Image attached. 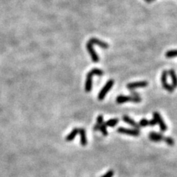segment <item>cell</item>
Listing matches in <instances>:
<instances>
[{
    "label": "cell",
    "mask_w": 177,
    "mask_h": 177,
    "mask_svg": "<svg viewBox=\"0 0 177 177\" xmlns=\"http://www.w3.org/2000/svg\"><path fill=\"white\" fill-rule=\"evenodd\" d=\"M79 133V128H74L72 131L69 133L68 135L67 136V137H66V140L67 141H72L73 139H75L77 134Z\"/></svg>",
    "instance_id": "cell-14"
},
{
    "label": "cell",
    "mask_w": 177,
    "mask_h": 177,
    "mask_svg": "<svg viewBox=\"0 0 177 177\" xmlns=\"http://www.w3.org/2000/svg\"><path fill=\"white\" fill-rule=\"evenodd\" d=\"M148 137H149V139L151 141L155 142V143L162 141L163 139H164V136L162 134L157 133V132H151Z\"/></svg>",
    "instance_id": "cell-8"
},
{
    "label": "cell",
    "mask_w": 177,
    "mask_h": 177,
    "mask_svg": "<svg viewBox=\"0 0 177 177\" xmlns=\"http://www.w3.org/2000/svg\"><path fill=\"white\" fill-rule=\"evenodd\" d=\"M118 123H119V120L114 118V119H110L108 120H107V121L105 123V124L106 126L114 127L115 125H117V124H118Z\"/></svg>",
    "instance_id": "cell-16"
},
{
    "label": "cell",
    "mask_w": 177,
    "mask_h": 177,
    "mask_svg": "<svg viewBox=\"0 0 177 177\" xmlns=\"http://www.w3.org/2000/svg\"><path fill=\"white\" fill-rule=\"evenodd\" d=\"M151 1H154V0H151Z\"/></svg>",
    "instance_id": "cell-25"
},
{
    "label": "cell",
    "mask_w": 177,
    "mask_h": 177,
    "mask_svg": "<svg viewBox=\"0 0 177 177\" xmlns=\"http://www.w3.org/2000/svg\"><path fill=\"white\" fill-rule=\"evenodd\" d=\"M114 172L113 170H108L107 173H106L104 175L102 176L101 177H113V176H114Z\"/></svg>",
    "instance_id": "cell-22"
},
{
    "label": "cell",
    "mask_w": 177,
    "mask_h": 177,
    "mask_svg": "<svg viewBox=\"0 0 177 177\" xmlns=\"http://www.w3.org/2000/svg\"><path fill=\"white\" fill-rule=\"evenodd\" d=\"M168 74L172 80V87L174 88L177 87V75L174 69H170L168 71Z\"/></svg>",
    "instance_id": "cell-12"
},
{
    "label": "cell",
    "mask_w": 177,
    "mask_h": 177,
    "mask_svg": "<svg viewBox=\"0 0 177 177\" xmlns=\"http://www.w3.org/2000/svg\"><path fill=\"white\" fill-rule=\"evenodd\" d=\"M88 42H90L91 44H96V45L99 46V47H100L101 48H103V49H108V44L102 42V41L98 39V38H91Z\"/></svg>",
    "instance_id": "cell-10"
},
{
    "label": "cell",
    "mask_w": 177,
    "mask_h": 177,
    "mask_svg": "<svg viewBox=\"0 0 177 177\" xmlns=\"http://www.w3.org/2000/svg\"><path fill=\"white\" fill-rule=\"evenodd\" d=\"M87 49L88 50L89 55H90L92 61L95 62V63L99 61V56L96 53L94 47H93V44H91L89 42H88V43L87 44Z\"/></svg>",
    "instance_id": "cell-6"
},
{
    "label": "cell",
    "mask_w": 177,
    "mask_h": 177,
    "mask_svg": "<svg viewBox=\"0 0 177 177\" xmlns=\"http://www.w3.org/2000/svg\"><path fill=\"white\" fill-rule=\"evenodd\" d=\"M92 77H93V75H92L90 72H88V73H87V80H86L85 83V91L87 92H89L91 90H92Z\"/></svg>",
    "instance_id": "cell-9"
},
{
    "label": "cell",
    "mask_w": 177,
    "mask_h": 177,
    "mask_svg": "<svg viewBox=\"0 0 177 177\" xmlns=\"http://www.w3.org/2000/svg\"><path fill=\"white\" fill-rule=\"evenodd\" d=\"M114 80H108V81L106 82V83L105 84V86L103 87L100 92H99V94H98V100H103L104 99V98L106 97V95L107 94L109 91H110L111 88H112V87L114 86Z\"/></svg>",
    "instance_id": "cell-2"
},
{
    "label": "cell",
    "mask_w": 177,
    "mask_h": 177,
    "mask_svg": "<svg viewBox=\"0 0 177 177\" xmlns=\"http://www.w3.org/2000/svg\"><path fill=\"white\" fill-rule=\"evenodd\" d=\"M79 134L81 135V144L83 146H85L87 144V139L86 136L85 129L83 128H79Z\"/></svg>",
    "instance_id": "cell-13"
},
{
    "label": "cell",
    "mask_w": 177,
    "mask_h": 177,
    "mask_svg": "<svg viewBox=\"0 0 177 177\" xmlns=\"http://www.w3.org/2000/svg\"><path fill=\"white\" fill-rule=\"evenodd\" d=\"M145 2H151V0H145Z\"/></svg>",
    "instance_id": "cell-24"
},
{
    "label": "cell",
    "mask_w": 177,
    "mask_h": 177,
    "mask_svg": "<svg viewBox=\"0 0 177 177\" xmlns=\"http://www.w3.org/2000/svg\"><path fill=\"white\" fill-rule=\"evenodd\" d=\"M116 101L119 104L127 103V102H133V103H140L142 101V98L138 93L135 92H132L131 94L129 96L119 95L116 98Z\"/></svg>",
    "instance_id": "cell-1"
},
{
    "label": "cell",
    "mask_w": 177,
    "mask_h": 177,
    "mask_svg": "<svg viewBox=\"0 0 177 177\" xmlns=\"http://www.w3.org/2000/svg\"><path fill=\"white\" fill-rule=\"evenodd\" d=\"M117 131L118 133H120V134H128V135L133 136V137H138L140 134L139 129H136V128H127L120 127Z\"/></svg>",
    "instance_id": "cell-3"
},
{
    "label": "cell",
    "mask_w": 177,
    "mask_h": 177,
    "mask_svg": "<svg viewBox=\"0 0 177 177\" xmlns=\"http://www.w3.org/2000/svg\"><path fill=\"white\" fill-rule=\"evenodd\" d=\"M148 123H149V120H148L147 119H142L138 124H139V127H145L148 126Z\"/></svg>",
    "instance_id": "cell-21"
},
{
    "label": "cell",
    "mask_w": 177,
    "mask_h": 177,
    "mask_svg": "<svg viewBox=\"0 0 177 177\" xmlns=\"http://www.w3.org/2000/svg\"><path fill=\"white\" fill-rule=\"evenodd\" d=\"M99 131H101V133L103 134V136L108 135L107 126L106 125L105 123H103L101 125H100V128H99Z\"/></svg>",
    "instance_id": "cell-17"
},
{
    "label": "cell",
    "mask_w": 177,
    "mask_h": 177,
    "mask_svg": "<svg viewBox=\"0 0 177 177\" xmlns=\"http://www.w3.org/2000/svg\"><path fill=\"white\" fill-rule=\"evenodd\" d=\"M165 56L167 58H173L177 56V50H172L168 51L165 53Z\"/></svg>",
    "instance_id": "cell-18"
},
{
    "label": "cell",
    "mask_w": 177,
    "mask_h": 177,
    "mask_svg": "<svg viewBox=\"0 0 177 177\" xmlns=\"http://www.w3.org/2000/svg\"><path fill=\"white\" fill-rule=\"evenodd\" d=\"M123 120L124 122H125L126 123H128V125H130L131 126L134 127V128L136 129H139V125L137 122H135L134 120L131 118L130 117H128L127 115H124L123 117Z\"/></svg>",
    "instance_id": "cell-11"
},
{
    "label": "cell",
    "mask_w": 177,
    "mask_h": 177,
    "mask_svg": "<svg viewBox=\"0 0 177 177\" xmlns=\"http://www.w3.org/2000/svg\"><path fill=\"white\" fill-rule=\"evenodd\" d=\"M90 72L92 73L93 75H98V76H102L103 75V72L101 69H98V68H94V69H92L90 71Z\"/></svg>",
    "instance_id": "cell-19"
},
{
    "label": "cell",
    "mask_w": 177,
    "mask_h": 177,
    "mask_svg": "<svg viewBox=\"0 0 177 177\" xmlns=\"http://www.w3.org/2000/svg\"><path fill=\"white\" fill-rule=\"evenodd\" d=\"M148 85V83L147 81H137L133 82V83H129L126 85L127 88L129 90H134L137 88H141V87H145Z\"/></svg>",
    "instance_id": "cell-7"
},
{
    "label": "cell",
    "mask_w": 177,
    "mask_h": 177,
    "mask_svg": "<svg viewBox=\"0 0 177 177\" xmlns=\"http://www.w3.org/2000/svg\"><path fill=\"white\" fill-rule=\"evenodd\" d=\"M153 116H154V118L156 120L157 124L159 125V128H160L161 131H166L167 129H168V127H167L166 124L164 122V120H163L161 114H159V112H154V114H153Z\"/></svg>",
    "instance_id": "cell-5"
},
{
    "label": "cell",
    "mask_w": 177,
    "mask_h": 177,
    "mask_svg": "<svg viewBox=\"0 0 177 177\" xmlns=\"http://www.w3.org/2000/svg\"><path fill=\"white\" fill-rule=\"evenodd\" d=\"M103 123V115H99L97 118V123L94 125V131H99V128L100 126V125Z\"/></svg>",
    "instance_id": "cell-15"
},
{
    "label": "cell",
    "mask_w": 177,
    "mask_h": 177,
    "mask_svg": "<svg viewBox=\"0 0 177 177\" xmlns=\"http://www.w3.org/2000/svg\"><path fill=\"white\" fill-rule=\"evenodd\" d=\"M164 143H167L168 145H174V139L173 138L170 137H164Z\"/></svg>",
    "instance_id": "cell-20"
},
{
    "label": "cell",
    "mask_w": 177,
    "mask_h": 177,
    "mask_svg": "<svg viewBox=\"0 0 177 177\" xmlns=\"http://www.w3.org/2000/svg\"><path fill=\"white\" fill-rule=\"evenodd\" d=\"M167 77H168V72H167V70H164L162 73V76H161V81H162V87L168 92H173L174 90V88L172 87V85H170V84L168 83Z\"/></svg>",
    "instance_id": "cell-4"
},
{
    "label": "cell",
    "mask_w": 177,
    "mask_h": 177,
    "mask_svg": "<svg viewBox=\"0 0 177 177\" xmlns=\"http://www.w3.org/2000/svg\"><path fill=\"white\" fill-rule=\"evenodd\" d=\"M157 124V121H156V120L154 119V118H152L151 120H149L148 125H150V126H155Z\"/></svg>",
    "instance_id": "cell-23"
}]
</instances>
